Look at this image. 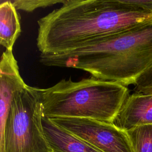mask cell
<instances>
[{
    "label": "cell",
    "mask_w": 152,
    "mask_h": 152,
    "mask_svg": "<svg viewBox=\"0 0 152 152\" xmlns=\"http://www.w3.org/2000/svg\"><path fill=\"white\" fill-rule=\"evenodd\" d=\"M152 20L128 0H66L37 21L40 54L70 50Z\"/></svg>",
    "instance_id": "1"
},
{
    "label": "cell",
    "mask_w": 152,
    "mask_h": 152,
    "mask_svg": "<svg viewBox=\"0 0 152 152\" xmlns=\"http://www.w3.org/2000/svg\"><path fill=\"white\" fill-rule=\"evenodd\" d=\"M39 61L48 66L81 69L126 87L134 85L152 65V20L70 50L40 54Z\"/></svg>",
    "instance_id": "2"
},
{
    "label": "cell",
    "mask_w": 152,
    "mask_h": 152,
    "mask_svg": "<svg viewBox=\"0 0 152 152\" xmlns=\"http://www.w3.org/2000/svg\"><path fill=\"white\" fill-rule=\"evenodd\" d=\"M43 116L78 118L113 123L129 95L126 86L91 77L74 81L63 79L40 89Z\"/></svg>",
    "instance_id": "3"
},
{
    "label": "cell",
    "mask_w": 152,
    "mask_h": 152,
    "mask_svg": "<svg viewBox=\"0 0 152 152\" xmlns=\"http://www.w3.org/2000/svg\"><path fill=\"white\" fill-rule=\"evenodd\" d=\"M43 110L40 88L27 85L18 91L0 134V152H52L43 128Z\"/></svg>",
    "instance_id": "4"
},
{
    "label": "cell",
    "mask_w": 152,
    "mask_h": 152,
    "mask_svg": "<svg viewBox=\"0 0 152 152\" xmlns=\"http://www.w3.org/2000/svg\"><path fill=\"white\" fill-rule=\"evenodd\" d=\"M49 119L102 152H133L126 132L113 123L88 118Z\"/></svg>",
    "instance_id": "5"
},
{
    "label": "cell",
    "mask_w": 152,
    "mask_h": 152,
    "mask_svg": "<svg viewBox=\"0 0 152 152\" xmlns=\"http://www.w3.org/2000/svg\"><path fill=\"white\" fill-rule=\"evenodd\" d=\"M0 134L4 129L12 100L27 84L21 78L12 50H5L0 62Z\"/></svg>",
    "instance_id": "6"
},
{
    "label": "cell",
    "mask_w": 152,
    "mask_h": 152,
    "mask_svg": "<svg viewBox=\"0 0 152 152\" xmlns=\"http://www.w3.org/2000/svg\"><path fill=\"white\" fill-rule=\"evenodd\" d=\"M113 124L125 131L138 126L152 124V94H129Z\"/></svg>",
    "instance_id": "7"
},
{
    "label": "cell",
    "mask_w": 152,
    "mask_h": 152,
    "mask_svg": "<svg viewBox=\"0 0 152 152\" xmlns=\"http://www.w3.org/2000/svg\"><path fill=\"white\" fill-rule=\"evenodd\" d=\"M42 125L52 152H102L43 116Z\"/></svg>",
    "instance_id": "8"
},
{
    "label": "cell",
    "mask_w": 152,
    "mask_h": 152,
    "mask_svg": "<svg viewBox=\"0 0 152 152\" xmlns=\"http://www.w3.org/2000/svg\"><path fill=\"white\" fill-rule=\"evenodd\" d=\"M21 33V26L17 9L11 0L1 1L0 43L5 50H12Z\"/></svg>",
    "instance_id": "9"
},
{
    "label": "cell",
    "mask_w": 152,
    "mask_h": 152,
    "mask_svg": "<svg viewBox=\"0 0 152 152\" xmlns=\"http://www.w3.org/2000/svg\"><path fill=\"white\" fill-rule=\"evenodd\" d=\"M126 132L133 152H152V124L138 126Z\"/></svg>",
    "instance_id": "10"
},
{
    "label": "cell",
    "mask_w": 152,
    "mask_h": 152,
    "mask_svg": "<svg viewBox=\"0 0 152 152\" xmlns=\"http://www.w3.org/2000/svg\"><path fill=\"white\" fill-rule=\"evenodd\" d=\"M66 0H11L17 10L31 12L37 8H45L56 4H64Z\"/></svg>",
    "instance_id": "11"
},
{
    "label": "cell",
    "mask_w": 152,
    "mask_h": 152,
    "mask_svg": "<svg viewBox=\"0 0 152 152\" xmlns=\"http://www.w3.org/2000/svg\"><path fill=\"white\" fill-rule=\"evenodd\" d=\"M134 86L135 93L152 94V65L138 77Z\"/></svg>",
    "instance_id": "12"
},
{
    "label": "cell",
    "mask_w": 152,
    "mask_h": 152,
    "mask_svg": "<svg viewBox=\"0 0 152 152\" xmlns=\"http://www.w3.org/2000/svg\"><path fill=\"white\" fill-rule=\"evenodd\" d=\"M128 1L152 14V0H128Z\"/></svg>",
    "instance_id": "13"
}]
</instances>
